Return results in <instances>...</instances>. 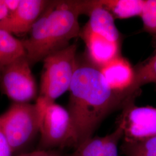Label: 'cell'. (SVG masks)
Wrapping results in <instances>:
<instances>
[{
	"label": "cell",
	"instance_id": "obj_20",
	"mask_svg": "<svg viewBox=\"0 0 156 156\" xmlns=\"http://www.w3.org/2000/svg\"><path fill=\"white\" fill-rule=\"evenodd\" d=\"M16 156H62L59 153L51 150L40 149L27 153H22Z\"/></svg>",
	"mask_w": 156,
	"mask_h": 156
},
{
	"label": "cell",
	"instance_id": "obj_4",
	"mask_svg": "<svg viewBox=\"0 0 156 156\" xmlns=\"http://www.w3.org/2000/svg\"><path fill=\"white\" fill-rule=\"evenodd\" d=\"M42 105L15 102L0 115L1 126L13 153L27 146L39 133Z\"/></svg>",
	"mask_w": 156,
	"mask_h": 156
},
{
	"label": "cell",
	"instance_id": "obj_10",
	"mask_svg": "<svg viewBox=\"0 0 156 156\" xmlns=\"http://www.w3.org/2000/svg\"><path fill=\"white\" fill-rule=\"evenodd\" d=\"M100 69L110 88L122 96L133 83L135 70L129 62L121 55L101 67Z\"/></svg>",
	"mask_w": 156,
	"mask_h": 156
},
{
	"label": "cell",
	"instance_id": "obj_5",
	"mask_svg": "<svg viewBox=\"0 0 156 156\" xmlns=\"http://www.w3.org/2000/svg\"><path fill=\"white\" fill-rule=\"evenodd\" d=\"M42 105L39 133L41 149L78 146V140L67 109L55 102L46 104L37 98Z\"/></svg>",
	"mask_w": 156,
	"mask_h": 156
},
{
	"label": "cell",
	"instance_id": "obj_6",
	"mask_svg": "<svg viewBox=\"0 0 156 156\" xmlns=\"http://www.w3.org/2000/svg\"><path fill=\"white\" fill-rule=\"evenodd\" d=\"M0 87L8 97L17 103H28L37 97V86L26 56L0 71Z\"/></svg>",
	"mask_w": 156,
	"mask_h": 156
},
{
	"label": "cell",
	"instance_id": "obj_11",
	"mask_svg": "<svg viewBox=\"0 0 156 156\" xmlns=\"http://www.w3.org/2000/svg\"><path fill=\"white\" fill-rule=\"evenodd\" d=\"M89 19L82 30L100 35L112 41L121 43V35L115 24V19L104 8L100 1H94L88 15Z\"/></svg>",
	"mask_w": 156,
	"mask_h": 156
},
{
	"label": "cell",
	"instance_id": "obj_21",
	"mask_svg": "<svg viewBox=\"0 0 156 156\" xmlns=\"http://www.w3.org/2000/svg\"><path fill=\"white\" fill-rule=\"evenodd\" d=\"M21 0H4L9 14L15 11L20 5Z\"/></svg>",
	"mask_w": 156,
	"mask_h": 156
},
{
	"label": "cell",
	"instance_id": "obj_3",
	"mask_svg": "<svg viewBox=\"0 0 156 156\" xmlns=\"http://www.w3.org/2000/svg\"><path fill=\"white\" fill-rule=\"evenodd\" d=\"M77 46L68 45L43 60L39 98L45 103L55 102L57 98L69 90L76 68Z\"/></svg>",
	"mask_w": 156,
	"mask_h": 156
},
{
	"label": "cell",
	"instance_id": "obj_1",
	"mask_svg": "<svg viewBox=\"0 0 156 156\" xmlns=\"http://www.w3.org/2000/svg\"><path fill=\"white\" fill-rule=\"evenodd\" d=\"M67 111L78 146L93 136L100 123L112 112L126 106L122 95L110 88L99 68L88 60L77 59L70 85Z\"/></svg>",
	"mask_w": 156,
	"mask_h": 156
},
{
	"label": "cell",
	"instance_id": "obj_13",
	"mask_svg": "<svg viewBox=\"0 0 156 156\" xmlns=\"http://www.w3.org/2000/svg\"><path fill=\"white\" fill-rule=\"evenodd\" d=\"M26 56L22 42L0 29V71L17 59Z\"/></svg>",
	"mask_w": 156,
	"mask_h": 156
},
{
	"label": "cell",
	"instance_id": "obj_12",
	"mask_svg": "<svg viewBox=\"0 0 156 156\" xmlns=\"http://www.w3.org/2000/svg\"><path fill=\"white\" fill-rule=\"evenodd\" d=\"M135 70L133 83L123 93L124 99L127 104L134 102L140 88L146 84H156V51L147 62Z\"/></svg>",
	"mask_w": 156,
	"mask_h": 156
},
{
	"label": "cell",
	"instance_id": "obj_17",
	"mask_svg": "<svg viewBox=\"0 0 156 156\" xmlns=\"http://www.w3.org/2000/svg\"><path fill=\"white\" fill-rule=\"evenodd\" d=\"M140 17L145 31L156 36V0H145Z\"/></svg>",
	"mask_w": 156,
	"mask_h": 156
},
{
	"label": "cell",
	"instance_id": "obj_2",
	"mask_svg": "<svg viewBox=\"0 0 156 156\" xmlns=\"http://www.w3.org/2000/svg\"><path fill=\"white\" fill-rule=\"evenodd\" d=\"M94 1H53L31 29L28 38L21 40L31 66L66 48L80 35L79 17L88 15Z\"/></svg>",
	"mask_w": 156,
	"mask_h": 156
},
{
	"label": "cell",
	"instance_id": "obj_8",
	"mask_svg": "<svg viewBox=\"0 0 156 156\" xmlns=\"http://www.w3.org/2000/svg\"><path fill=\"white\" fill-rule=\"evenodd\" d=\"M49 2L45 0H21L16 10L0 22V29L11 34L30 32Z\"/></svg>",
	"mask_w": 156,
	"mask_h": 156
},
{
	"label": "cell",
	"instance_id": "obj_16",
	"mask_svg": "<svg viewBox=\"0 0 156 156\" xmlns=\"http://www.w3.org/2000/svg\"><path fill=\"white\" fill-rule=\"evenodd\" d=\"M106 140L104 136H92L78 145L68 156H100Z\"/></svg>",
	"mask_w": 156,
	"mask_h": 156
},
{
	"label": "cell",
	"instance_id": "obj_14",
	"mask_svg": "<svg viewBox=\"0 0 156 156\" xmlns=\"http://www.w3.org/2000/svg\"><path fill=\"white\" fill-rule=\"evenodd\" d=\"M104 8L114 19H126L140 16L145 0H100Z\"/></svg>",
	"mask_w": 156,
	"mask_h": 156
},
{
	"label": "cell",
	"instance_id": "obj_7",
	"mask_svg": "<svg viewBox=\"0 0 156 156\" xmlns=\"http://www.w3.org/2000/svg\"><path fill=\"white\" fill-rule=\"evenodd\" d=\"M122 110L117 124L123 128V142H138L156 135V108L132 102Z\"/></svg>",
	"mask_w": 156,
	"mask_h": 156
},
{
	"label": "cell",
	"instance_id": "obj_18",
	"mask_svg": "<svg viewBox=\"0 0 156 156\" xmlns=\"http://www.w3.org/2000/svg\"><path fill=\"white\" fill-rule=\"evenodd\" d=\"M123 137V128L117 124V127L112 133L106 135L100 156H119V145Z\"/></svg>",
	"mask_w": 156,
	"mask_h": 156
},
{
	"label": "cell",
	"instance_id": "obj_19",
	"mask_svg": "<svg viewBox=\"0 0 156 156\" xmlns=\"http://www.w3.org/2000/svg\"><path fill=\"white\" fill-rule=\"evenodd\" d=\"M13 154L0 123V156H13Z\"/></svg>",
	"mask_w": 156,
	"mask_h": 156
},
{
	"label": "cell",
	"instance_id": "obj_22",
	"mask_svg": "<svg viewBox=\"0 0 156 156\" xmlns=\"http://www.w3.org/2000/svg\"><path fill=\"white\" fill-rule=\"evenodd\" d=\"M9 15L4 0H0V22L5 19Z\"/></svg>",
	"mask_w": 156,
	"mask_h": 156
},
{
	"label": "cell",
	"instance_id": "obj_15",
	"mask_svg": "<svg viewBox=\"0 0 156 156\" xmlns=\"http://www.w3.org/2000/svg\"><path fill=\"white\" fill-rule=\"evenodd\" d=\"M121 150L124 156H156V135L138 142H123Z\"/></svg>",
	"mask_w": 156,
	"mask_h": 156
},
{
	"label": "cell",
	"instance_id": "obj_9",
	"mask_svg": "<svg viewBox=\"0 0 156 156\" xmlns=\"http://www.w3.org/2000/svg\"><path fill=\"white\" fill-rule=\"evenodd\" d=\"M79 36L86 46L87 58L99 68L120 56L121 43L112 41L100 35L82 29Z\"/></svg>",
	"mask_w": 156,
	"mask_h": 156
}]
</instances>
